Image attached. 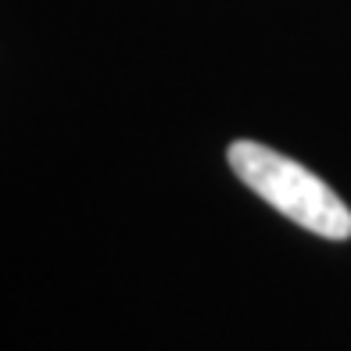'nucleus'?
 Masks as SVG:
<instances>
[{
	"label": "nucleus",
	"instance_id": "nucleus-1",
	"mask_svg": "<svg viewBox=\"0 0 351 351\" xmlns=\"http://www.w3.org/2000/svg\"><path fill=\"white\" fill-rule=\"evenodd\" d=\"M230 169L247 190H254L265 204H273L280 215H287L298 226H305L326 241L351 237V212L333 194L330 183H323L305 165L291 162L287 154L265 147L254 140L230 143Z\"/></svg>",
	"mask_w": 351,
	"mask_h": 351
}]
</instances>
